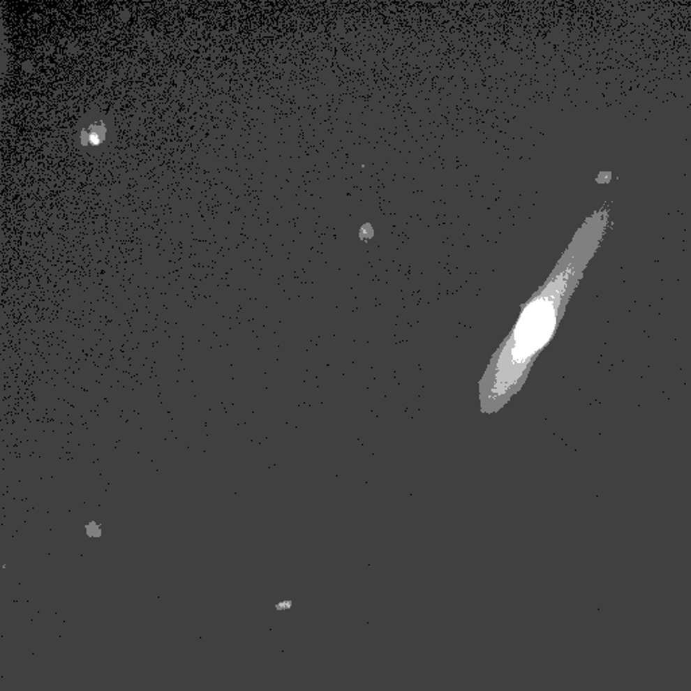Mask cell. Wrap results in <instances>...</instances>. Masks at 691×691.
Here are the masks:
<instances>
[{"label": "cell", "mask_w": 691, "mask_h": 691, "mask_svg": "<svg viewBox=\"0 0 691 691\" xmlns=\"http://www.w3.org/2000/svg\"><path fill=\"white\" fill-rule=\"evenodd\" d=\"M565 290L566 281H558L523 309L481 381L480 399L485 413L504 407L526 382L529 369L556 331Z\"/></svg>", "instance_id": "1"}, {"label": "cell", "mask_w": 691, "mask_h": 691, "mask_svg": "<svg viewBox=\"0 0 691 691\" xmlns=\"http://www.w3.org/2000/svg\"><path fill=\"white\" fill-rule=\"evenodd\" d=\"M105 137V126L102 121L91 123L87 128L82 131V144H98L102 142Z\"/></svg>", "instance_id": "2"}, {"label": "cell", "mask_w": 691, "mask_h": 691, "mask_svg": "<svg viewBox=\"0 0 691 691\" xmlns=\"http://www.w3.org/2000/svg\"><path fill=\"white\" fill-rule=\"evenodd\" d=\"M292 607H293V602H292V600H284V601H280V602H277L274 608H276V610H277V611H285V610L292 609Z\"/></svg>", "instance_id": "3"}]
</instances>
